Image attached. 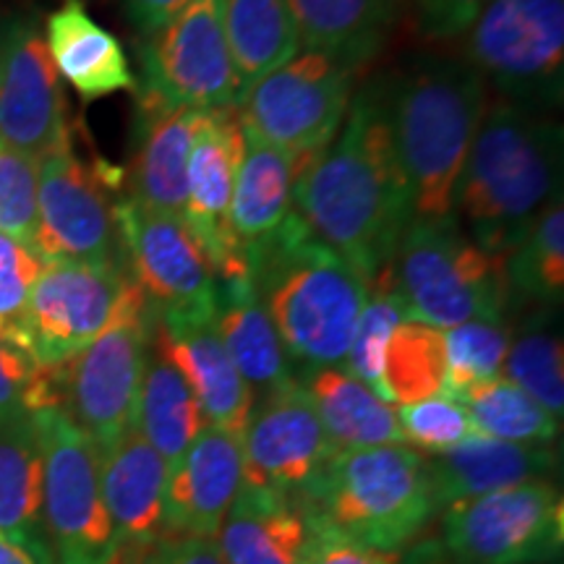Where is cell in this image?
Segmentation results:
<instances>
[{
	"label": "cell",
	"instance_id": "6",
	"mask_svg": "<svg viewBox=\"0 0 564 564\" xmlns=\"http://www.w3.org/2000/svg\"><path fill=\"white\" fill-rule=\"evenodd\" d=\"M392 288L408 316L436 329L476 319H502V264L465 236L449 217H413L390 264Z\"/></svg>",
	"mask_w": 564,
	"mask_h": 564
},
{
	"label": "cell",
	"instance_id": "2",
	"mask_svg": "<svg viewBox=\"0 0 564 564\" xmlns=\"http://www.w3.org/2000/svg\"><path fill=\"white\" fill-rule=\"evenodd\" d=\"M560 192L562 126L520 102L486 105L453 199L465 236L502 259Z\"/></svg>",
	"mask_w": 564,
	"mask_h": 564
},
{
	"label": "cell",
	"instance_id": "33",
	"mask_svg": "<svg viewBox=\"0 0 564 564\" xmlns=\"http://www.w3.org/2000/svg\"><path fill=\"white\" fill-rule=\"evenodd\" d=\"M507 303L528 301L554 306L564 295V207L549 204L531 225L523 241L502 259Z\"/></svg>",
	"mask_w": 564,
	"mask_h": 564
},
{
	"label": "cell",
	"instance_id": "5",
	"mask_svg": "<svg viewBox=\"0 0 564 564\" xmlns=\"http://www.w3.org/2000/svg\"><path fill=\"white\" fill-rule=\"evenodd\" d=\"M303 494L314 505L312 523L392 554L415 539L436 510L429 460L408 444L333 455Z\"/></svg>",
	"mask_w": 564,
	"mask_h": 564
},
{
	"label": "cell",
	"instance_id": "9",
	"mask_svg": "<svg viewBox=\"0 0 564 564\" xmlns=\"http://www.w3.org/2000/svg\"><path fill=\"white\" fill-rule=\"evenodd\" d=\"M465 61L510 102H560L564 0H486L465 30Z\"/></svg>",
	"mask_w": 564,
	"mask_h": 564
},
{
	"label": "cell",
	"instance_id": "8",
	"mask_svg": "<svg viewBox=\"0 0 564 564\" xmlns=\"http://www.w3.org/2000/svg\"><path fill=\"white\" fill-rule=\"evenodd\" d=\"M42 455V514L58 564H110L121 552L102 502L100 449L58 405L32 413Z\"/></svg>",
	"mask_w": 564,
	"mask_h": 564
},
{
	"label": "cell",
	"instance_id": "20",
	"mask_svg": "<svg viewBox=\"0 0 564 564\" xmlns=\"http://www.w3.org/2000/svg\"><path fill=\"white\" fill-rule=\"evenodd\" d=\"M241 486V436L204 426L167 476L162 531L171 539H215Z\"/></svg>",
	"mask_w": 564,
	"mask_h": 564
},
{
	"label": "cell",
	"instance_id": "10",
	"mask_svg": "<svg viewBox=\"0 0 564 564\" xmlns=\"http://www.w3.org/2000/svg\"><path fill=\"white\" fill-rule=\"evenodd\" d=\"M352 68L319 51L295 53L246 89L236 105L246 129L282 152L308 158L327 147L350 108Z\"/></svg>",
	"mask_w": 564,
	"mask_h": 564
},
{
	"label": "cell",
	"instance_id": "22",
	"mask_svg": "<svg viewBox=\"0 0 564 564\" xmlns=\"http://www.w3.org/2000/svg\"><path fill=\"white\" fill-rule=\"evenodd\" d=\"M202 110L173 108L139 97L137 150L131 158L133 204L150 212L183 215L188 199V152Z\"/></svg>",
	"mask_w": 564,
	"mask_h": 564
},
{
	"label": "cell",
	"instance_id": "4",
	"mask_svg": "<svg viewBox=\"0 0 564 564\" xmlns=\"http://www.w3.org/2000/svg\"><path fill=\"white\" fill-rule=\"evenodd\" d=\"M486 105L484 76L465 58L423 61L387 87L413 217L453 215L457 178Z\"/></svg>",
	"mask_w": 564,
	"mask_h": 564
},
{
	"label": "cell",
	"instance_id": "42",
	"mask_svg": "<svg viewBox=\"0 0 564 564\" xmlns=\"http://www.w3.org/2000/svg\"><path fill=\"white\" fill-rule=\"evenodd\" d=\"M45 262L30 243L0 232V322L19 324Z\"/></svg>",
	"mask_w": 564,
	"mask_h": 564
},
{
	"label": "cell",
	"instance_id": "21",
	"mask_svg": "<svg viewBox=\"0 0 564 564\" xmlns=\"http://www.w3.org/2000/svg\"><path fill=\"white\" fill-rule=\"evenodd\" d=\"M167 465L158 449L131 429L100 453L102 502L118 546H147L162 533Z\"/></svg>",
	"mask_w": 564,
	"mask_h": 564
},
{
	"label": "cell",
	"instance_id": "36",
	"mask_svg": "<svg viewBox=\"0 0 564 564\" xmlns=\"http://www.w3.org/2000/svg\"><path fill=\"white\" fill-rule=\"evenodd\" d=\"M58 405V377L34 356L19 324L0 322V421Z\"/></svg>",
	"mask_w": 564,
	"mask_h": 564
},
{
	"label": "cell",
	"instance_id": "32",
	"mask_svg": "<svg viewBox=\"0 0 564 564\" xmlns=\"http://www.w3.org/2000/svg\"><path fill=\"white\" fill-rule=\"evenodd\" d=\"M204 426L207 423H204L199 403L181 371L158 350L150 352L139 394L137 429L158 449L167 470L178 465Z\"/></svg>",
	"mask_w": 564,
	"mask_h": 564
},
{
	"label": "cell",
	"instance_id": "31",
	"mask_svg": "<svg viewBox=\"0 0 564 564\" xmlns=\"http://www.w3.org/2000/svg\"><path fill=\"white\" fill-rule=\"evenodd\" d=\"M220 9L230 58L243 95L259 79L301 53L299 32L285 0H220Z\"/></svg>",
	"mask_w": 564,
	"mask_h": 564
},
{
	"label": "cell",
	"instance_id": "13",
	"mask_svg": "<svg viewBox=\"0 0 564 564\" xmlns=\"http://www.w3.org/2000/svg\"><path fill=\"white\" fill-rule=\"evenodd\" d=\"M564 507L549 481L447 505L444 544L460 564H531L560 554Z\"/></svg>",
	"mask_w": 564,
	"mask_h": 564
},
{
	"label": "cell",
	"instance_id": "43",
	"mask_svg": "<svg viewBox=\"0 0 564 564\" xmlns=\"http://www.w3.org/2000/svg\"><path fill=\"white\" fill-rule=\"evenodd\" d=\"M299 564H403L398 554L377 552L361 546L356 541L343 539L340 533L329 531L327 525H308V541L303 546Z\"/></svg>",
	"mask_w": 564,
	"mask_h": 564
},
{
	"label": "cell",
	"instance_id": "24",
	"mask_svg": "<svg viewBox=\"0 0 564 564\" xmlns=\"http://www.w3.org/2000/svg\"><path fill=\"white\" fill-rule=\"evenodd\" d=\"M306 158L282 152L243 126V154L230 202V232L246 253L293 215V188Z\"/></svg>",
	"mask_w": 564,
	"mask_h": 564
},
{
	"label": "cell",
	"instance_id": "37",
	"mask_svg": "<svg viewBox=\"0 0 564 564\" xmlns=\"http://www.w3.org/2000/svg\"><path fill=\"white\" fill-rule=\"evenodd\" d=\"M405 319H411V316H408L403 299L392 288L390 267H387L382 274H377L369 282V301H366L364 312L358 316L356 335H352L348 358H345L350 377L371 387L377 394L387 343Z\"/></svg>",
	"mask_w": 564,
	"mask_h": 564
},
{
	"label": "cell",
	"instance_id": "48",
	"mask_svg": "<svg viewBox=\"0 0 564 564\" xmlns=\"http://www.w3.org/2000/svg\"><path fill=\"white\" fill-rule=\"evenodd\" d=\"M3 37H6V24L0 26V66H3Z\"/></svg>",
	"mask_w": 564,
	"mask_h": 564
},
{
	"label": "cell",
	"instance_id": "25",
	"mask_svg": "<svg viewBox=\"0 0 564 564\" xmlns=\"http://www.w3.org/2000/svg\"><path fill=\"white\" fill-rule=\"evenodd\" d=\"M436 457L440 460L429 463L436 507L535 481L554 463L546 444L502 442L481 434Z\"/></svg>",
	"mask_w": 564,
	"mask_h": 564
},
{
	"label": "cell",
	"instance_id": "38",
	"mask_svg": "<svg viewBox=\"0 0 564 564\" xmlns=\"http://www.w3.org/2000/svg\"><path fill=\"white\" fill-rule=\"evenodd\" d=\"M510 350V333L502 319H476L444 329V364H447V392L460 398L470 387L502 377Z\"/></svg>",
	"mask_w": 564,
	"mask_h": 564
},
{
	"label": "cell",
	"instance_id": "47",
	"mask_svg": "<svg viewBox=\"0 0 564 564\" xmlns=\"http://www.w3.org/2000/svg\"><path fill=\"white\" fill-rule=\"evenodd\" d=\"M0 564H51L47 556H42L32 549L17 544V541L0 535Z\"/></svg>",
	"mask_w": 564,
	"mask_h": 564
},
{
	"label": "cell",
	"instance_id": "29",
	"mask_svg": "<svg viewBox=\"0 0 564 564\" xmlns=\"http://www.w3.org/2000/svg\"><path fill=\"white\" fill-rule=\"evenodd\" d=\"M306 51L335 55L361 68L390 32L392 0H285Z\"/></svg>",
	"mask_w": 564,
	"mask_h": 564
},
{
	"label": "cell",
	"instance_id": "40",
	"mask_svg": "<svg viewBox=\"0 0 564 564\" xmlns=\"http://www.w3.org/2000/svg\"><path fill=\"white\" fill-rule=\"evenodd\" d=\"M394 413L403 442L421 453L444 455L476 434L468 411L453 394H436L419 403L400 405Z\"/></svg>",
	"mask_w": 564,
	"mask_h": 564
},
{
	"label": "cell",
	"instance_id": "41",
	"mask_svg": "<svg viewBox=\"0 0 564 564\" xmlns=\"http://www.w3.org/2000/svg\"><path fill=\"white\" fill-rule=\"evenodd\" d=\"M37 230V160L0 141V232L34 241Z\"/></svg>",
	"mask_w": 564,
	"mask_h": 564
},
{
	"label": "cell",
	"instance_id": "28",
	"mask_svg": "<svg viewBox=\"0 0 564 564\" xmlns=\"http://www.w3.org/2000/svg\"><path fill=\"white\" fill-rule=\"evenodd\" d=\"M306 390L319 413L333 455L382 447V444H405L394 405L348 371L319 369Z\"/></svg>",
	"mask_w": 564,
	"mask_h": 564
},
{
	"label": "cell",
	"instance_id": "44",
	"mask_svg": "<svg viewBox=\"0 0 564 564\" xmlns=\"http://www.w3.org/2000/svg\"><path fill=\"white\" fill-rule=\"evenodd\" d=\"M484 3L486 0H411L421 32L434 40L465 34Z\"/></svg>",
	"mask_w": 564,
	"mask_h": 564
},
{
	"label": "cell",
	"instance_id": "17",
	"mask_svg": "<svg viewBox=\"0 0 564 564\" xmlns=\"http://www.w3.org/2000/svg\"><path fill=\"white\" fill-rule=\"evenodd\" d=\"M70 139L61 76L32 19L6 24L0 66V141L40 160Z\"/></svg>",
	"mask_w": 564,
	"mask_h": 564
},
{
	"label": "cell",
	"instance_id": "11",
	"mask_svg": "<svg viewBox=\"0 0 564 564\" xmlns=\"http://www.w3.org/2000/svg\"><path fill=\"white\" fill-rule=\"evenodd\" d=\"M137 97L173 108H236L243 97L223 26L220 0H188L141 47Z\"/></svg>",
	"mask_w": 564,
	"mask_h": 564
},
{
	"label": "cell",
	"instance_id": "30",
	"mask_svg": "<svg viewBox=\"0 0 564 564\" xmlns=\"http://www.w3.org/2000/svg\"><path fill=\"white\" fill-rule=\"evenodd\" d=\"M42 455L32 415L0 421V535L51 560L40 541Z\"/></svg>",
	"mask_w": 564,
	"mask_h": 564
},
{
	"label": "cell",
	"instance_id": "19",
	"mask_svg": "<svg viewBox=\"0 0 564 564\" xmlns=\"http://www.w3.org/2000/svg\"><path fill=\"white\" fill-rule=\"evenodd\" d=\"M152 340L192 387L204 423L241 436L253 411V390L225 350L215 314H154Z\"/></svg>",
	"mask_w": 564,
	"mask_h": 564
},
{
	"label": "cell",
	"instance_id": "23",
	"mask_svg": "<svg viewBox=\"0 0 564 564\" xmlns=\"http://www.w3.org/2000/svg\"><path fill=\"white\" fill-rule=\"evenodd\" d=\"M45 45L53 66L84 102L137 89L121 40L89 17L84 0H63L45 21Z\"/></svg>",
	"mask_w": 564,
	"mask_h": 564
},
{
	"label": "cell",
	"instance_id": "46",
	"mask_svg": "<svg viewBox=\"0 0 564 564\" xmlns=\"http://www.w3.org/2000/svg\"><path fill=\"white\" fill-rule=\"evenodd\" d=\"M144 564H228L212 539H175L160 556Z\"/></svg>",
	"mask_w": 564,
	"mask_h": 564
},
{
	"label": "cell",
	"instance_id": "16",
	"mask_svg": "<svg viewBox=\"0 0 564 564\" xmlns=\"http://www.w3.org/2000/svg\"><path fill=\"white\" fill-rule=\"evenodd\" d=\"M243 486L291 497L333 457L312 394L293 382L267 392L241 434Z\"/></svg>",
	"mask_w": 564,
	"mask_h": 564
},
{
	"label": "cell",
	"instance_id": "1",
	"mask_svg": "<svg viewBox=\"0 0 564 564\" xmlns=\"http://www.w3.org/2000/svg\"><path fill=\"white\" fill-rule=\"evenodd\" d=\"M293 212L316 241L369 282L392 264L413 207L394 152L387 89L369 87L352 97L333 141L308 154L293 188Z\"/></svg>",
	"mask_w": 564,
	"mask_h": 564
},
{
	"label": "cell",
	"instance_id": "49",
	"mask_svg": "<svg viewBox=\"0 0 564 564\" xmlns=\"http://www.w3.org/2000/svg\"><path fill=\"white\" fill-rule=\"evenodd\" d=\"M110 564H144V562H123V556H121V552L116 554V560H112Z\"/></svg>",
	"mask_w": 564,
	"mask_h": 564
},
{
	"label": "cell",
	"instance_id": "15",
	"mask_svg": "<svg viewBox=\"0 0 564 564\" xmlns=\"http://www.w3.org/2000/svg\"><path fill=\"white\" fill-rule=\"evenodd\" d=\"M32 249L42 262L121 264L116 207L100 175L66 144L37 160V230Z\"/></svg>",
	"mask_w": 564,
	"mask_h": 564
},
{
	"label": "cell",
	"instance_id": "27",
	"mask_svg": "<svg viewBox=\"0 0 564 564\" xmlns=\"http://www.w3.org/2000/svg\"><path fill=\"white\" fill-rule=\"evenodd\" d=\"M217 533L228 564H299L308 523L288 497L241 486Z\"/></svg>",
	"mask_w": 564,
	"mask_h": 564
},
{
	"label": "cell",
	"instance_id": "3",
	"mask_svg": "<svg viewBox=\"0 0 564 564\" xmlns=\"http://www.w3.org/2000/svg\"><path fill=\"white\" fill-rule=\"evenodd\" d=\"M246 267L282 348L295 361L314 369L345 364L369 301V280L356 267L316 241L295 212L246 251Z\"/></svg>",
	"mask_w": 564,
	"mask_h": 564
},
{
	"label": "cell",
	"instance_id": "39",
	"mask_svg": "<svg viewBox=\"0 0 564 564\" xmlns=\"http://www.w3.org/2000/svg\"><path fill=\"white\" fill-rule=\"evenodd\" d=\"M502 369L510 382L531 394L554 419H562L564 369L560 337L549 329H528L523 337L510 343Z\"/></svg>",
	"mask_w": 564,
	"mask_h": 564
},
{
	"label": "cell",
	"instance_id": "34",
	"mask_svg": "<svg viewBox=\"0 0 564 564\" xmlns=\"http://www.w3.org/2000/svg\"><path fill=\"white\" fill-rule=\"evenodd\" d=\"M447 392V364H444V333L423 322L405 319L387 343L379 398L394 405Z\"/></svg>",
	"mask_w": 564,
	"mask_h": 564
},
{
	"label": "cell",
	"instance_id": "7",
	"mask_svg": "<svg viewBox=\"0 0 564 564\" xmlns=\"http://www.w3.org/2000/svg\"><path fill=\"white\" fill-rule=\"evenodd\" d=\"M152 335L154 312L139 291L95 343L55 369L58 408L68 413V419L95 442L100 453L137 429Z\"/></svg>",
	"mask_w": 564,
	"mask_h": 564
},
{
	"label": "cell",
	"instance_id": "14",
	"mask_svg": "<svg viewBox=\"0 0 564 564\" xmlns=\"http://www.w3.org/2000/svg\"><path fill=\"white\" fill-rule=\"evenodd\" d=\"M116 225L133 285L154 314L217 312L215 270L186 217L126 199L116 204Z\"/></svg>",
	"mask_w": 564,
	"mask_h": 564
},
{
	"label": "cell",
	"instance_id": "18",
	"mask_svg": "<svg viewBox=\"0 0 564 564\" xmlns=\"http://www.w3.org/2000/svg\"><path fill=\"white\" fill-rule=\"evenodd\" d=\"M243 154V123L238 108L202 110L188 152L186 217L217 280L246 274V253L230 232V202Z\"/></svg>",
	"mask_w": 564,
	"mask_h": 564
},
{
	"label": "cell",
	"instance_id": "45",
	"mask_svg": "<svg viewBox=\"0 0 564 564\" xmlns=\"http://www.w3.org/2000/svg\"><path fill=\"white\" fill-rule=\"evenodd\" d=\"M188 0H126V13H129L131 24L150 37L162 26L167 24L173 17L186 9Z\"/></svg>",
	"mask_w": 564,
	"mask_h": 564
},
{
	"label": "cell",
	"instance_id": "35",
	"mask_svg": "<svg viewBox=\"0 0 564 564\" xmlns=\"http://www.w3.org/2000/svg\"><path fill=\"white\" fill-rule=\"evenodd\" d=\"M457 400L481 436L518 444H549L560 434V419L507 377H494L470 387Z\"/></svg>",
	"mask_w": 564,
	"mask_h": 564
},
{
	"label": "cell",
	"instance_id": "26",
	"mask_svg": "<svg viewBox=\"0 0 564 564\" xmlns=\"http://www.w3.org/2000/svg\"><path fill=\"white\" fill-rule=\"evenodd\" d=\"M215 303L217 333H220L225 350L246 384L251 390L259 387V390L272 392L293 382L291 371H288L285 348H282L264 303L253 291L249 272L217 280Z\"/></svg>",
	"mask_w": 564,
	"mask_h": 564
},
{
	"label": "cell",
	"instance_id": "12",
	"mask_svg": "<svg viewBox=\"0 0 564 564\" xmlns=\"http://www.w3.org/2000/svg\"><path fill=\"white\" fill-rule=\"evenodd\" d=\"M137 293L121 264L51 262L34 282L19 329L37 361L58 369L95 343Z\"/></svg>",
	"mask_w": 564,
	"mask_h": 564
},
{
	"label": "cell",
	"instance_id": "50",
	"mask_svg": "<svg viewBox=\"0 0 564 564\" xmlns=\"http://www.w3.org/2000/svg\"><path fill=\"white\" fill-rule=\"evenodd\" d=\"M423 564H449V562H440V560H434V562H423Z\"/></svg>",
	"mask_w": 564,
	"mask_h": 564
}]
</instances>
